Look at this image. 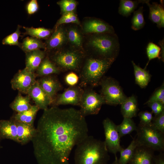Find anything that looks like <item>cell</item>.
Masks as SVG:
<instances>
[{"label": "cell", "mask_w": 164, "mask_h": 164, "mask_svg": "<svg viewBox=\"0 0 164 164\" xmlns=\"http://www.w3.org/2000/svg\"><path fill=\"white\" fill-rule=\"evenodd\" d=\"M36 129L31 141L38 164H70L73 148L88 135L85 117L73 108L43 110Z\"/></svg>", "instance_id": "obj_1"}, {"label": "cell", "mask_w": 164, "mask_h": 164, "mask_svg": "<svg viewBox=\"0 0 164 164\" xmlns=\"http://www.w3.org/2000/svg\"><path fill=\"white\" fill-rule=\"evenodd\" d=\"M104 141L92 136L87 137L76 146L75 164H107L110 159Z\"/></svg>", "instance_id": "obj_2"}, {"label": "cell", "mask_w": 164, "mask_h": 164, "mask_svg": "<svg viewBox=\"0 0 164 164\" xmlns=\"http://www.w3.org/2000/svg\"><path fill=\"white\" fill-rule=\"evenodd\" d=\"M115 60L103 59L93 56L84 61L80 69V86L86 87H96L99 84L104 75Z\"/></svg>", "instance_id": "obj_3"}, {"label": "cell", "mask_w": 164, "mask_h": 164, "mask_svg": "<svg viewBox=\"0 0 164 164\" xmlns=\"http://www.w3.org/2000/svg\"><path fill=\"white\" fill-rule=\"evenodd\" d=\"M87 45L95 57L116 60L119 53V40L115 33L92 34Z\"/></svg>", "instance_id": "obj_4"}, {"label": "cell", "mask_w": 164, "mask_h": 164, "mask_svg": "<svg viewBox=\"0 0 164 164\" xmlns=\"http://www.w3.org/2000/svg\"><path fill=\"white\" fill-rule=\"evenodd\" d=\"M85 55L82 50L72 48L56 52L52 56L51 61L60 71H79L82 65Z\"/></svg>", "instance_id": "obj_5"}, {"label": "cell", "mask_w": 164, "mask_h": 164, "mask_svg": "<svg viewBox=\"0 0 164 164\" xmlns=\"http://www.w3.org/2000/svg\"><path fill=\"white\" fill-rule=\"evenodd\" d=\"M137 136L135 140L138 146H142L152 150L162 151L164 148L163 134L152 125L140 124L136 130Z\"/></svg>", "instance_id": "obj_6"}, {"label": "cell", "mask_w": 164, "mask_h": 164, "mask_svg": "<svg viewBox=\"0 0 164 164\" xmlns=\"http://www.w3.org/2000/svg\"><path fill=\"white\" fill-rule=\"evenodd\" d=\"M101 95L105 104L111 105L121 104L127 97L118 82L114 78L104 77L100 82Z\"/></svg>", "instance_id": "obj_7"}, {"label": "cell", "mask_w": 164, "mask_h": 164, "mask_svg": "<svg viewBox=\"0 0 164 164\" xmlns=\"http://www.w3.org/2000/svg\"><path fill=\"white\" fill-rule=\"evenodd\" d=\"M105 104L101 94L96 93L92 88L89 87L84 89L81 98L79 110L84 117L97 114L102 105Z\"/></svg>", "instance_id": "obj_8"}, {"label": "cell", "mask_w": 164, "mask_h": 164, "mask_svg": "<svg viewBox=\"0 0 164 164\" xmlns=\"http://www.w3.org/2000/svg\"><path fill=\"white\" fill-rule=\"evenodd\" d=\"M104 130L105 140L104 141L108 152L114 155L122 148L120 144L119 135L116 125L109 118L104 119L102 122Z\"/></svg>", "instance_id": "obj_9"}, {"label": "cell", "mask_w": 164, "mask_h": 164, "mask_svg": "<svg viewBox=\"0 0 164 164\" xmlns=\"http://www.w3.org/2000/svg\"><path fill=\"white\" fill-rule=\"evenodd\" d=\"M36 75L25 67L20 70L14 76L11 81L12 87L21 93L27 94L31 86L36 82Z\"/></svg>", "instance_id": "obj_10"}, {"label": "cell", "mask_w": 164, "mask_h": 164, "mask_svg": "<svg viewBox=\"0 0 164 164\" xmlns=\"http://www.w3.org/2000/svg\"><path fill=\"white\" fill-rule=\"evenodd\" d=\"M83 91L84 89L80 86H70L62 93L56 95L53 106L67 104L79 106Z\"/></svg>", "instance_id": "obj_11"}, {"label": "cell", "mask_w": 164, "mask_h": 164, "mask_svg": "<svg viewBox=\"0 0 164 164\" xmlns=\"http://www.w3.org/2000/svg\"><path fill=\"white\" fill-rule=\"evenodd\" d=\"M39 109L46 110L53 104V100L42 89L36 80L28 90L27 94Z\"/></svg>", "instance_id": "obj_12"}, {"label": "cell", "mask_w": 164, "mask_h": 164, "mask_svg": "<svg viewBox=\"0 0 164 164\" xmlns=\"http://www.w3.org/2000/svg\"><path fill=\"white\" fill-rule=\"evenodd\" d=\"M84 32L86 33H114L113 27L100 19H94L85 21L83 26Z\"/></svg>", "instance_id": "obj_13"}, {"label": "cell", "mask_w": 164, "mask_h": 164, "mask_svg": "<svg viewBox=\"0 0 164 164\" xmlns=\"http://www.w3.org/2000/svg\"><path fill=\"white\" fill-rule=\"evenodd\" d=\"M37 81L45 92L54 101L57 92L62 88L57 78L51 75L42 77Z\"/></svg>", "instance_id": "obj_14"}, {"label": "cell", "mask_w": 164, "mask_h": 164, "mask_svg": "<svg viewBox=\"0 0 164 164\" xmlns=\"http://www.w3.org/2000/svg\"><path fill=\"white\" fill-rule=\"evenodd\" d=\"M68 43L66 29L60 26L55 28L45 43L48 50L59 49Z\"/></svg>", "instance_id": "obj_15"}, {"label": "cell", "mask_w": 164, "mask_h": 164, "mask_svg": "<svg viewBox=\"0 0 164 164\" xmlns=\"http://www.w3.org/2000/svg\"><path fill=\"white\" fill-rule=\"evenodd\" d=\"M159 4L156 2L149 3L147 0L145 3L149 8V19L153 23L157 24L158 28L164 27V9L162 1Z\"/></svg>", "instance_id": "obj_16"}, {"label": "cell", "mask_w": 164, "mask_h": 164, "mask_svg": "<svg viewBox=\"0 0 164 164\" xmlns=\"http://www.w3.org/2000/svg\"><path fill=\"white\" fill-rule=\"evenodd\" d=\"M14 121L17 127L19 143L24 145L31 141L36 131L34 125Z\"/></svg>", "instance_id": "obj_17"}, {"label": "cell", "mask_w": 164, "mask_h": 164, "mask_svg": "<svg viewBox=\"0 0 164 164\" xmlns=\"http://www.w3.org/2000/svg\"><path fill=\"white\" fill-rule=\"evenodd\" d=\"M0 138L19 143L17 127L14 120H0Z\"/></svg>", "instance_id": "obj_18"}, {"label": "cell", "mask_w": 164, "mask_h": 164, "mask_svg": "<svg viewBox=\"0 0 164 164\" xmlns=\"http://www.w3.org/2000/svg\"><path fill=\"white\" fill-rule=\"evenodd\" d=\"M151 150L143 147H137L128 164H152L154 156Z\"/></svg>", "instance_id": "obj_19"}, {"label": "cell", "mask_w": 164, "mask_h": 164, "mask_svg": "<svg viewBox=\"0 0 164 164\" xmlns=\"http://www.w3.org/2000/svg\"><path fill=\"white\" fill-rule=\"evenodd\" d=\"M45 52L40 49L26 53V67L30 71L35 73L40 63L45 58Z\"/></svg>", "instance_id": "obj_20"}, {"label": "cell", "mask_w": 164, "mask_h": 164, "mask_svg": "<svg viewBox=\"0 0 164 164\" xmlns=\"http://www.w3.org/2000/svg\"><path fill=\"white\" fill-rule=\"evenodd\" d=\"M121 105V112L124 118H132L136 116L138 111V102L134 95L127 97Z\"/></svg>", "instance_id": "obj_21"}, {"label": "cell", "mask_w": 164, "mask_h": 164, "mask_svg": "<svg viewBox=\"0 0 164 164\" xmlns=\"http://www.w3.org/2000/svg\"><path fill=\"white\" fill-rule=\"evenodd\" d=\"M68 42L72 48L82 50L83 43V35L76 26L70 27L66 29Z\"/></svg>", "instance_id": "obj_22"}, {"label": "cell", "mask_w": 164, "mask_h": 164, "mask_svg": "<svg viewBox=\"0 0 164 164\" xmlns=\"http://www.w3.org/2000/svg\"><path fill=\"white\" fill-rule=\"evenodd\" d=\"M36 76L43 77L53 74H59L61 71L48 57H45L36 70Z\"/></svg>", "instance_id": "obj_23"}, {"label": "cell", "mask_w": 164, "mask_h": 164, "mask_svg": "<svg viewBox=\"0 0 164 164\" xmlns=\"http://www.w3.org/2000/svg\"><path fill=\"white\" fill-rule=\"evenodd\" d=\"M132 63L133 67L136 84L142 88L145 87L150 80L151 75L146 69L142 68L133 61H132Z\"/></svg>", "instance_id": "obj_24"}, {"label": "cell", "mask_w": 164, "mask_h": 164, "mask_svg": "<svg viewBox=\"0 0 164 164\" xmlns=\"http://www.w3.org/2000/svg\"><path fill=\"white\" fill-rule=\"evenodd\" d=\"M30 97L27 95L23 96L19 94L10 104V107L13 110L21 113L30 109L32 107L30 103Z\"/></svg>", "instance_id": "obj_25"}, {"label": "cell", "mask_w": 164, "mask_h": 164, "mask_svg": "<svg viewBox=\"0 0 164 164\" xmlns=\"http://www.w3.org/2000/svg\"><path fill=\"white\" fill-rule=\"evenodd\" d=\"M39 109L36 105H32L29 110L15 114L12 119L15 121L33 125L35 118Z\"/></svg>", "instance_id": "obj_26"}, {"label": "cell", "mask_w": 164, "mask_h": 164, "mask_svg": "<svg viewBox=\"0 0 164 164\" xmlns=\"http://www.w3.org/2000/svg\"><path fill=\"white\" fill-rule=\"evenodd\" d=\"M146 1L121 0L120 1L118 12L123 16L128 17L135 11L140 3H145Z\"/></svg>", "instance_id": "obj_27"}, {"label": "cell", "mask_w": 164, "mask_h": 164, "mask_svg": "<svg viewBox=\"0 0 164 164\" xmlns=\"http://www.w3.org/2000/svg\"><path fill=\"white\" fill-rule=\"evenodd\" d=\"M21 47L26 53L41 49H46V45L40 39L32 37H27L23 40Z\"/></svg>", "instance_id": "obj_28"}, {"label": "cell", "mask_w": 164, "mask_h": 164, "mask_svg": "<svg viewBox=\"0 0 164 164\" xmlns=\"http://www.w3.org/2000/svg\"><path fill=\"white\" fill-rule=\"evenodd\" d=\"M137 147L135 138H134L128 147L120 150V157L118 159L120 164H128L131 160Z\"/></svg>", "instance_id": "obj_29"}, {"label": "cell", "mask_w": 164, "mask_h": 164, "mask_svg": "<svg viewBox=\"0 0 164 164\" xmlns=\"http://www.w3.org/2000/svg\"><path fill=\"white\" fill-rule=\"evenodd\" d=\"M23 28L26 31V34L39 39H48L53 32L51 29L44 27L35 28L23 26Z\"/></svg>", "instance_id": "obj_30"}, {"label": "cell", "mask_w": 164, "mask_h": 164, "mask_svg": "<svg viewBox=\"0 0 164 164\" xmlns=\"http://www.w3.org/2000/svg\"><path fill=\"white\" fill-rule=\"evenodd\" d=\"M117 130L121 137L136 131L137 127L131 118H124L121 124L116 125Z\"/></svg>", "instance_id": "obj_31"}, {"label": "cell", "mask_w": 164, "mask_h": 164, "mask_svg": "<svg viewBox=\"0 0 164 164\" xmlns=\"http://www.w3.org/2000/svg\"><path fill=\"white\" fill-rule=\"evenodd\" d=\"M143 7H140L133 12V16L131 20V28L134 30L141 29L144 26L145 22L143 16Z\"/></svg>", "instance_id": "obj_32"}, {"label": "cell", "mask_w": 164, "mask_h": 164, "mask_svg": "<svg viewBox=\"0 0 164 164\" xmlns=\"http://www.w3.org/2000/svg\"><path fill=\"white\" fill-rule=\"evenodd\" d=\"M74 23L80 26V22L78 17L73 12L65 13L57 21L56 28L63 24Z\"/></svg>", "instance_id": "obj_33"}, {"label": "cell", "mask_w": 164, "mask_h": 164, "mask_svg": "<svg viewBox=\"0 0 164 164\" xmlns=\"http://www.w3.org/2000/svg\"><path fill=\"white\" fill-rule=\"evenodd\" d=\"M146 51L149 60L145 69L146 68L149 62L152 60L156 58L159 60L161 48L160 46L153 43L149 42L147 46Z\"/></svg>", "instance_id": "obj_34"}, {"label": "cell", "mask_w": 164, "mask_h": 164, "mask_svg": "<svg viewBox=\"0 0 164 164\" xmlns=\"http://www.w3.org/2000/svg\"><path fill=\"white\" fill-rule=\"evenodd\" d=\"M57 4L60 6L63 14L66 12H74L77 2L74 0H61L57 2Z\"/></svg>", "instance_id": "obj_35"}, {"label": "cell", "mask_w": 164, "mask_h": 164, "mask_svg": "<svg viewBox=\"0 0 164 164\" xmlns=\"http://www.w3.org/2000/svg\"><path fill=\"white\" fill-rule=\"evenodd\" d=\"M20 26L18 25L16 31L12 34L8 35L2 40V43L3 45L19 46L18 41L19 37L21 34L20 31Z\"/></svg>", "instance_id": "obj_36"}, {"label": "cell", "mask_w": 164, "mask_h": 164, "mask_svg": "<svg viewBox=\"0 0 164 164\" xmlns=\"http://www.w3.org/2000/svg\"><path fill=\"white\" fill-rule=\"evenodd\" d=\"M154 102H159L164 105V84L156 89L148 100L145 104H147Z\"/></svg>", "instance_id": "obj_37"}, {"label": "cell", "mask_w": 164, "mask_h": 164, "mask_svg": "<svg viewBox=\"0 0 164 164\" xmlns=\"http://www.w3.org/2000/svg\"><path fill=\"white\" fill-rule=\"evenodd\" d=\"M152 125L158 131L164 134V111L160 114L153 118Z\"/></svg>", "instance_id": "obj_38"}, {"label": "cell", "mask_w": 164, "mask_h": 164, "mask_svg": "<svg viewBox=\"0 0 164 164\" xmlns=\"http://www.w3.org/2000/svg\"><path fill=\"white\" fill-rule=\"evenodd\" d=\"M138 115L140 120L139 124L144 125H152L154 117L152 112L142 111L139 113Z\"/></svg>", "instance_id": "obj_39"}, {"label": "cell", "mask_w": 164, "mask_h": 164, "mask_svg": "<svg viewBox=\"0 0 164 164\" xmlns=\"http://www.w3.org/2000/svg\"><path fill=\"white\" fill-rule=\"evenodd\" d=\"M152 110L155 116H157L164 111V105L159 102H154L147 104Z\"/></svg>", "instance_id": "obj_40"}, {"label": "cell", "mask_w": 164, "mask_h": 164, "mask_svg": "<svg viewBox=\"0 0 164 164\" xmlns=\"http://www.w3.org/2000/svg\"><path fill=\"white\" fill-rule=\"evenodd\" d=\"M79 77L74 72H72L68 73L65 77L66 83L70 86L76 85L79 81Z\"/></svg>", "instance_id": "obj_41"}, {"label": "cell", "mask_w": 164, "mask_h": 164, "mask_svg": "<svg viewBox=\"0 0 164 164\" xmlns=\"http://www.w3.org/2000/svg\"><path fill=\"white\" fill-rule=\"evenodd\" d=\"M26 10L28 13L32 15L36 12L38 10L39 5L37 1L32 0L27 4Z\"/></svg>", "instance_id": "obj_42"}, {"label": "cell", "mask_w": 164, "mask_h": 164, "mask_svg": "<svg viewBox=\"0 0 164 164\" xmlns=\"http://www.w3.org/2000/svg\"><path fill=\"white\" fill-rule=\"evenodd\" d=\"M159 44L160 46L161 51L160 55L159 60L164 61V38L159 41L158 43Z\"/></svg>", "instance_id": "obj_43"}, {"label": "cell", "mask_w": 164, "mask_h": 164, "mask_svg": "<svg viewBox=\"0 0 164 164\" xmlns=\"http://www.w3.org/2000/svg\"><path fill=\"white\" fill-rule=\"evenodd\" d=\"M153 161L154 164H164V159L162 155H159L153 158Z\"/></svg>", "instance_id": "obj_44"}, {"label": "cell", "mask_w": 164, "mask_h": 164, "mask_svg": "<svg viewBox=\"0 0 164 164\" xmlns=\"http://www.w3.org/2000/svg\"><path fill=\"white\" fill-rule=\"evenodd\" d=\"M111 164H120L118 161V159L117 157H115L114 161Z\"/></svg>", "instance_id": "obj_45"}]
</instances>
